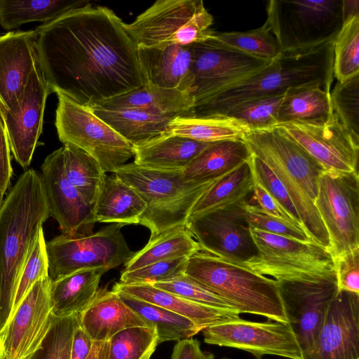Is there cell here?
I'll return each mask as SVG.
<instances>
[{"instance_id":"obj_32","label":"cell","mask_w":359,"mask_h":359,"mask_svg":"<svg viewBox=\"0 0 359 359\" xmlns=\"http://www.w3.org/2000/svg\"><path fill=\"white\" fill-rule=\"evenodd\" d=\"M330 93L317 85L288 89L278 116V124L294 123L321 126L334 118Z\"/></svg>"},{"instance_id":"obj_56","label":"cell","mask_w":359,"mask_h":359,"mask_svg":"<svg viewBox=\"0 0 359 359\" xmlns=\"http://www.w3.org/2000/svg\"><path fill=\"white\" fill-rule=\"evenodd\" d=\"M109 350V340L94 341L91 351L86 359H107Z\"/></svg>"},{"instance_id":"obj_26","label":"cell","mask_w":359,"mask_h":359,"mask_svg":"<svg viewBox=\"0 0 359 359\" xmlns=\"http://www.w3.org/2000/svg\"><path fill=\"white\" fill-rule=\"evenodd\" d=\"M93 106L105 109H139L163 116L185 117L190 116L194 100L189 93L146 83Z\"/></svg>"},{"instance_id":"obj_20","label":"cell","mask_w":359,"mask_h":359,"mask_svg":"<svg viewBox=\"0 0 359 359\" xmlns=\"http://www.w3.org/2000/svg\"><path fill=\"white\" fill-rule=\"evenodd\" d=\"M302 359H359V294L338 290Z\"/></svg>"},{"instance_id":"obj_4","label":"cell","mask_w":359,"mask_h":359,"mask_svg":"<svg viewBox=\"0 0 359 359\" xmlns=\"http://www.w3.org/2000/svg\"><path fill=\"white\" fill-rule=\"evenodd\" d=\"M243 140L282 183L307 235L329 252L328 234L314 203L322 165L277 128L248 130Z\"/></svg>"},{"instance_id":"obj_52","label":"cell","mask_w":359,"mask_h":359,"mask_svg":"<svg viewBox=\"0 0 359 359\" xmlns=\"http://www.w3.org/2000/svg\"><path fill=\"white\" fill-rule=\"evenodd\" d=\"M252 193L258 205L269 215L302 228L259 184L255 182ZM303 229V228H302Z\"/></svg>"},{"instance_id":"obj_49","label":"cell","mask_w":359,"mask_h":359,"mask_svg":"<svg viewBox=\"0 0 359 359\" xmlns=\"http://www.w3.org/2000/svg\"><path fill=\"white\" fill-rule=\"evenodd\" d=\"M245 209L251 229L300 241H313L304 229L269 215L258 205L248 201Z\"/></svg>"},{"instance_id":"obj_42","label":"cell","mask_w":359,"mask_h":359,"mask_svg":"<svg viewBox=\"0 0 359 359\" xmlns=\"http://www.w3.org/2000/svg\"><path fill=\"white\" fill-rule=\"evenodd\" d=\"M284 95L248 100L230 109L226 116L231 117L248 130H263L276 128L279 109Z\"/></svg>"},{"instance_id":"obj_36","label":"cell","mask_w":359,"mask_h":359,"mask_svg":"<svg viewBox=\"0 0 359 359\" xmlns=\"http://www.w3.org/2000/svg\"><path fill=\"white\" fill-rule=\"evenodd\" d=\"M116 292L143 320L156 329L158 344L191 338L202 331L186 317L128 294Z\"/></svg>"},{"instance_id":"obj_7","label":"cell","mask_w":359,"mask_h":359,"mask_svg":"<svg viewBox=\"0 0 359 359\" xmlns=\"http://www.w3.org/2000/svg\"><path fill=\"white\" fill-rule=\"evenodd\" d=\"M266 14L265 22L285 54L334 41L343 25L342 0H271Z\"/></svg>"},{"instance_id":"obj_2","label":"cell","mask_w":359,"mask_h":359,"mask_svg":"<svg viewBox=\"0 0 359 359\" xmlns=\"http://www.w3.org/2000/svg\"><path fill=\"white\" fill-rule=\"evenodd\" d=\"M49 217L41 174L28 169L0 207V334L11 318L20 274Z\"/></svg>"},{"instance_id":"obj_40","label":"cell","mask_w":359,"mask_h":359,"mask_svg":"<svg viewBox=\"0 0 359 359\" xmlns=\"http://www.w3.org/2000/svg\"><path fill=\"white\" fill-rule=\"evenodd\" d=\"M156 329L151 326L128 327L109 340L107 359H144L158 346Z\"/></svg>"},{"instance_id":"obj_27","label":"cell","mask_w":359,"mask_h":359,"mask_svg":"<svg viewBox=\"0 0 359 359\" xmlns=\"http://www.w3.org/2000/svg\"><path fill=\"white\" fill-rule=\"evenodd\" d=\"M147 203L131 187L114 175H105L93 205L95 222L139 224Z\"/></svg>"},{"instance_id":"obj_12","label":"cell","mask_w":359,"mask_h":359,"mask_svg":"<svg viewBox=\"0 0 359 359\" xmlns=\"http://www.w3.org/2000/svg\"><path fill=\"white\" fill-rule=\"evenodd\" d=\"M314 203L328 234L332 259L359 248L358 173L323 172Z\"/></svg>"},{"instance_id":"obj_50","label":"cell","mask_w":359,"mask_h":359,"mask_svg":"<svg viewBox=\"0 0 359 359\" xmlns=\"http://www.w3.org/2000/svg\"><path fill=\"white\" fill-rule=\"evenodd\" d=\"M338 290L359 294V248L333 259Z\"/></svg>"},{"instance_id":"obj_18","label":"cell","mask_w":359,"mask_h":359,"mask_svg":"<svg viewBox=\"0 0 359 359\" xmlns=\"http://www.w3.org/2000/svg\"><path fill=\"white\" fill-rule=\"evenodd\" d=\"M276 128L304 149L325 171L358 173L359 141L335 114L331 121L321 126L288 123Z\"/></svg>"},{"instance_id":"obj_35","label":"cell","mask_w":359,"mask_h":359,"mask_svg":"<svg viewBox=\"0 0 359 359\" xmlns=\"http://www.w3.org/2000/svg\"><path fill=\"white\" fill-rule=\"evenodd\" d=\"M88 1L76 0H0V25L6 30L31 22H51Z\"/></svg>"},{"instance_id":"obj_21","label":"cell","mask_w":359,"mask_h":359,"mask_svg":"<svg viewBox=\"0 0 359 359\" xmlns=\"http://www.w3.org/2000/svg\"><path fill=\"white\" fill-rule=\"evenodd\" d=\"M41 177L46 194L50 216L62 233H93L95 220L89 205L68 180L63 166L61 148L50 154L41 165Z\"/></svg>"},{"instance_id":"obj_51","label":"cell","mask_w":359,"mask_h":359,"mask_svg":"<svg viewBox=\"0 0 359 359\" xmlns=\"http://www.w3.org/2000/svg\"><path fill=\"white\" fill-rule=\"evenodd\" d=\"M12 175L11 150L0 107V207L10 186Z\"/></svg>"},{"instance_id":"obj_13","label":"cell","mask_w":359,"mask_h":359,"mask_svg":"<svg viewBox=\"0 0 359 359\" xmlns=\"http://www.w3.org/2000/svg\"><path fill=\"white\" fill-rule=\"evenodd\" d=\"M248 200L188 218L186 226L201 250L244 265L258 255L248 220Z\"/></svg>"},{"instance_id":"obj_44","label":"cell","mask_w":359,"mask_h":359,"mask_svg":"<svg viewBox=\"0 0 359 359\" xmlns=\"http://www.w3.org/2000/svg\"><path fill=\"white\" fill-rule=\"evenodd\" d=\"M330 98L334 113L359 141V74L337 82L330 91Z\"/></svg>"},{"instance_id":"obj_55","label":"cell","mask_w":359,"mask_h":359,"mask_svg":"<svg viewBox=\"0 0 359 359\" xmlns=\"http://www.w3.org/2000/svg\"><path fill=\"white\" fill-rule=\"evenodd\" d=\"M343 23L351 18L359 15L358 0H342Z\"/></svg>"},{"instance_id":"obj_22","label":"cell","mask_w":359,"mask_h":359,"mask_svg":"<svg viewBox=\"0 0 359 359\" xmlns=\"http://www.w3.org/2000/svg\"><path fill=\"white\" fill-rule=\"evenodd\" d=\"M34 30L0 36V107L10 110L19 101L29 76L39 65Z\"/></svg>"},{"instance_id":"obj_53","label":"cell","mask_w":359,"mask_h":359,"mask_svg":"<svg viewBox=\"0 0 359 359\" xmlns=\"http://www.w3.org/2000/svg\"><path fill=\"white\" fill-rule=\"evenodd\" d=\"M171 359H215V355L202 351L200 341L191 337L177 341Z\"/></svg>"},{"instance_id":"obj_3","label":"cell","mask_w":359,"mask_h":359,"mask_svg":"<svg viewBox=\"0 0 359 359\" xmlns=\"http://www.w3.org/2000/svg\"><path fill=\"white\" fill-rule=\"evenodd\" d=\"M332 66L333 41L305 53H281L255 74L196 104L190 116H226L242 102L284 95L295 87L317 85L330 93Z\"/></svg>"},{"instance_id":"obj_1","label":"cell","mask_w":359,"mask_h":359,"mask_svg":"<svg viewBox=\"0 0 359 359\" xmlns=\"http://www.w3.org/2000/svg\"><path fill=\"white\" fill-rule=\"evenodd\" d=\"M53 93L90 107L144 84L137 47L111 9L88 3L35 29Z\"/></svg>"},{"instance_id":"obj_31","label":"cell","mask_w":359,"mask_h":359,"mask_svg":"<svg viewBox=\"0 0 359 359\" xmlns=\"http://www.w3.org/2000/svg\"><path fill=\"white\" fill-rule=\"evenodd\" d=\"M87 107L133 147L170 133V124L176 118L139 109Z\"/></svg>"},{"instance_id":"obj_48","label":"cell","mask_w":359,"mask_h":359,"mask_svg":"<svg viewBox=\"0 0 359 359\" xmlns=\"http://www.w3.org/2000/svg\"><path fill=\"white\" fill-rule=\"evenodd\" d=\"M249 162L255 182L259 184L303 228L287 192L271 168L252 153Z\"/></svg>"},{"instance_id":"obj_54","label":"cell","mask_w":359,"mask_h":359,"mask_svg":"<svg viewBox=\"0 0 359 359\" xmlns=\"http://www.w3.org/2000/svg\"><path fill=\"white\" fill-rule=\"evenodd\" d=\"M93 343L91 337L79 325L77 326L72 338L71 359H86Z\"/></svg>"},{"instance_id":"obj_59","label":"cell","mask_w":359,"mask_h":359,"mask_svg":"<svg viewBox=\"0 0 359 359\" xmlns=\"http://www.w3.org/2000/svg\"><path fill=\"white\" fill-rule=\"evenodd\" d=\"M221 359H229V358H222Z\"/></svg>"},{"instance_id":"obj_9","label":"cell","mask_w":359,"mask_h":359,"mask_svg":"<svg viewBox=\"0 0 359 359\" xmlns=\"http://www.w3.org/2000/svg\"><path fill=\"white\" fill-rule=\"evenodd\" d=\"M258 255L244 264L276 281L316 280L335 274L330 253L314 241H300L251 229Z\"/></svg>"},{"instance_id":"obj_46","label":"cell","mask_w":359,"mask_h":359,"mask_svg":"<svg viewBox=\"0 0 359 359\" xmlns=\"http://www.w3.org/2000/svg\"><path fill=\"white\" fill-rule=\"evenodd\" d=\"M151 285L194 303L220 309L236 311L226 300L184 273L172 280Z\"/></svg>"},{"instance_id":"obj_17","label":"cell","mask_w":359,"mask_h":359,"mask_svg":"<svg viewBox=\"0 0 359 359\" xmlns=\"http://www.w3.org/2000/svg\"><path fill=\"white\" fill-rule=\"evenodd\" d=\"M49 276L36 281L0 334L3 359H25L41 345L56 317Z\"/></svg>"},{"instance_id":"obj_43","label":"cell","mask_w":359,"mask_h":359,"mask_svg":"<svg viewBox=\"0 0 359 359\" xmlns=\"http://www.w3.org/2000/svg\"><path fill=\"white\" fill-rule=\"evenodd\" d=\"M79 315L55 318L41 345L25 359H71V348Z\"/></svg>"},{"instance_id":"obj_6","label":"cell","mask_w":359,"mask_h":359,"mask_svg":"<svg viewBox=\"0 0 359 359\" xmlns=\"http://www.w3.org/2000/svg\"><path fill=\"white\" fill-rule=\"evenodd\" d=\"M112 173L133 187L147 203L139 224L150 230V238L186 226L194 205L216 180L187 182L182 170L155 168L134 162Z\"/></svg>"},{"instance_id":"obj_58","label":"cell","mask_w":359,"mask_h":359,"mask_svg":"<svg viewBox=\"0 0 359 359\" xmlns=\"http://www.w3.org/2000/svg\"><path fill=\"white\" fill-rule=\"evenodd\" d=\"M151 356V355H148V356L145 357L144 359H150Z\"/></svg>"},{"instance_id":"obj_16","label":"cell","mask_w":359,"mask_h":359,"mask_svg":"<svg viewBox=\"0 0 359 359\" xmlns=\"http://www.w3.org/2000/svg\"><path fill=\"white\" fill-rule=\"evenodd\" d=\"M280 297L302 355L313 344L338 292L336 275L316 280L279 281Z\"/></svg>"},{"instance_id":"obj_34","label":"cell","mask_w":359,"mask_h":359,"mask_svg":"<svg viewBox=\"0 0 359 359\" xmlns=\"http://www.w3.org/2000/svg\"><path fill=\"white\" fill-rule=\"evenodd\" d=\"M201 247L186 226L170 229L149 238L147 245L124 264L125 271L181 257H190Z\"/></svg>"},{"instance_id":"obj_39","label":"cell","mask_w":359,"mask_h":359,"mask_svg":"<svg viewBox=\"0 0 359 359\" xmlns=\"http://www.w3.org/2000/svg\"><path fill=\"white\" fill-rule=\"evenodd\" d=\"M332 70L339 83L359 74V15L344 22L333 41Z\"/></svg>"},{"instance_id":"obj_47","label":"cell","mask_w":359,"mask_h":359,"mask_svg":"<svg viewBox=\"0 0 359 359\" xmlns=\"http://www.w3.org/2000/svg\"><path fill=\"white\" fill-rule=\"evenodd\" d=\"M189 257H181L154 262L141 268L125 271L120 276L124 284H153L175 278L184 273Z\"/></svg>"},{"instance_id":"obj_37","label":"cell","mask_w":359,"mask_h":359,"mask_svg":"<svg viewBox=\"0 0 359 359\" xmlns=\"http://www.w3.org/2000/svg\"><path fill=\"white\" fill-rule=\"evenodd\" d=\"M169 129L171 134L205 142L243 140L248 130L239 121L227 116L176 117Z\"/></svg>"},{"instance_id":"obj_19","label":"cell","mask_w":359,"mask_h":359,"mask_svg":"<svg viewBox=\"0 0 359 359\" xmlns=\"http://www.w3.org/2000/svg\"><path fill=\"white\" fill-rule=\"evenodd\" d=\"M50 93L39 65L30 74L18 103L10 110L1 109L11 153L23 168L32 162L42 133L46 99Z\"/></svg>"},{"instance_id":"obj_8","label":"cell","mask_w":359,"mask_h":359,"mask_svg":"<svg viewBox=\"0 0 359 359\" xmlns=\"http://www.w3.org/2000/svg\"><path fill=\"white\" fill-rule=\"evenodd\" d=\"M212 23L201 0H158L125 27L137 48H163L205 41Z\"/></svg>"},{"instance_id":"obj_25","label":"cell","mask_w":359,"mask_h":359,"mask_svg":"<svg viewBox=\"0 0 359 359\" xmlns=\"http://www.w3.org/2000/svg\"><path fill=\"white\" fill-rule=\"evenodd\" d=\"M111 290L186 317L202 330L218 323L237 318L240 314L236 311L220 309L190 302L150 283L124 284L118 282L113 285Z\"/></svg>"},{"instance_id":"obj_23","label":"cell","mask_w":359,"mask_h":359,"mask_svg":"<svg viewBox=\"0 0 359 359\" xmlns=\"http://www.w3.org/2000/svg\"><path fill=\"white\" fill-rule=\"evenodd\" d=\"M146 83L191 94L194 83L192 44L137 48Z\"/></svg>"},{"instance_id":"obj_10","label":"cell","mask_w":359,"mask_h":359,"mask_svg":"<svg viewBox=\"0 0 359 359\" xmlns=\"http://www.w3.org/2000/svg\"><path fill=\"white\" fill-rule=\"evenodd\" d=\"M121 224H111L85 235L61 233L46 242L51 281L79 270L125 264L135 254L122 233Z\"/></svg>"},{"instance_id":"obj_14","label":"cell","mask_w":359,"mask_h":359,"mask_svg":"<svg viewBox=\"0 0 359 359\" xmlns=\"http://www.w3.org/2000/svg\"><path fill=\"white\" fill-rule=\"evenodd\" d=\"M192 52L194 83L191 95L194 106L255 74L272 61L228 46L214 35L192 44Z\"/></svg>"},{"instance_id":"obj_45","label":"cell","mask_w":359,"mask_h":359,"mask_svg":"<svg viewBox=\"0 0 359 359\" xmlns=\"http://www.w3.org/2000/svg\"><path fill=\"white\" fill-rule=\"evenodd\" d=\"M48 276V262L46 252V241L43 229H41L20 274L11 318L34 284L39 280Z\"/></svg>"},{"instance_id":"obj_28","label":"cell","mask_w":359,"mask_h":359,"mask_svg":"<svg viewBox=\"0 0 359 359\" xmlns=\"http://www.w3.org/2000/svg\"><path fill=\"white\" fill-rule=\"evenodd\" d=\"M251 155L249 146L243 140L213 142L182 170L184 180L191 183L215 180L248 161Z\"/></svg>"},{"instance_id":"obj_11","label":"cell","mask_w":359,"mask_h":359,"mask_svg":"<svg viewBox=\"0 0 359 359\" xmlns=\"http://www.w3.org/2000/svg\"><path fill=\"white\" fill-rule=\"evenodd\" d=\"M57 95L55 125L60 142L88 153L104 173L113 172L134 156L133 147L88 107Z\"/></svg>"},{"instance_id":"obj_15","label":"cell","mask_w":359,"mask_h":359,"mask_svg":"<svg viewBox=\"0 0 359 359\" xmlns=\"http://www.w3.org/2000/svg\"><path fill=\"white\" fill-rule=\"evenodd\" d=\"M208 344L243 350L257 359L265 355L302 359L297 338L289 323L252 322L239 317L209 326L202 330Z\"/></svg>"},{"instance_id":"obj_33","label":"cell","mask_w":359,"mask_h":359,"mask_svg":"<svg viewBox=\"0 0 359 359\" xmlns=\"http://www.w3.org/2000/svg\"><path fill=\"white\" fill-rule=\"evenodd\" d=\"M254 186L248 161L217 179L195 203L189 217L245 201Z\"/></svg>"},{"instance_id":"obj_24","label":"cell","mask_w":359,"mask_h":359,"mask_svg":"<svg viewBox=\"0 0 359 359\" xmlns=\"http://www.w3.org/2000/svg\"><path fill=\"white\" fill-rule=\"evenodd\" d=\"M79 323L93 341H108L128 327L149 326L116 292L107 287L99 288L92 302L79 314Z\"/></svg>"},{"instance_id":"obj_57","label":"cell","mask_w":359,"mask_h":359,"mask_svg":"<svg viewBox=\"0 0 359 359\" xmlns=\"http://www.w3.org/2000/svg\"><path fill=\"white\" fill-rule=\"evenodd\" d=\"M0 359H3V350H2V344H1V337H0Z\"/></svg>"},{"instance_id":"obj_30","label":"cell","mask_w":359,"mask_h":359,"mask_svg":"<svg viewBox=\"0 0 359 359\" xmlns=\"http://www.w3.org/2000/svg\"><path fill=\"white\" fill-rule=\"evenodd\" d=\"M212 143L164 134L133 147L134 163L155 168L183 170Z\"/></svg>"},{"instance_id":"obj_5","label":"cell","mask_w":359,"mask_h":359,"mask_svg":"<svg viewBox=\"0 0 359 359\" xmlns=\"http://www.w3.org/2000/svg\"><path fill=\"white\" fill-rule=\"evenodd\" d=\"M184 274L226 300L239 313L289 323L276 280L201 250L188 259Z\"/></svg>"},{"instance_id":"obj_29","label":"cell","mask_w":359,"mask_h":359,"mask_svg":"<svg viewBox=\"0 0 359 359\" xmlns=\"http://www.w3.org/2000/svg\"><path fill=\"white\" fill-rule=\"evenodd\" d=\"M108 271L104 267L85 269L51 281L50 295L54 316L63 318L83 311L94 299L101 277Z\"/></svg>"},{"instance_id":"obj_41","label":"cell","mask_w":359,"mask_h":359,"mask_svg":"<svg viewBox=\"0 0 359 359\" xmlns=\"http://www.w3.org/2000/svg\"><path fill=\"white\" fill-rule=\"evenodd\" d=\"M219 42L248 55L273 60L282 53L270 27L265 22L261 27L245 32H215Z\"/></svg>"},{"instance_id":"obj_38","label":"cell","mask_w":359,"mask_h":359,"mask_svg":"<svg viewBox=\"0 0 359 359\" xmlns=\"http://www.w3.org/2000/svg\"><path fill=\"white\" fill-rule=\"evenodd\" d=\"M60 148L68 180L93 207L106 173L97 161L81 149L69 143Z\"/></svg>"}]
</instances>
